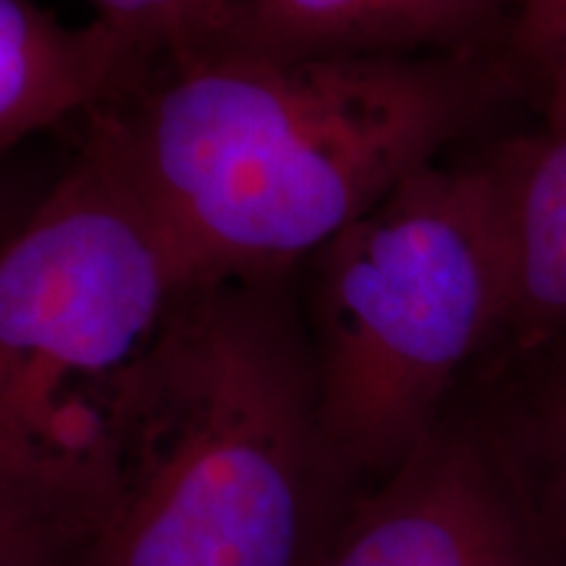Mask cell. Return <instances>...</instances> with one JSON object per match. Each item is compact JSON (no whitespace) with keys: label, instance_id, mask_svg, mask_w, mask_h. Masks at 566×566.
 <instances>
[{"label":"cell","instance_id":"obj_1","mask_svg":"<svg viewBox=\"0 0 566 566\" xmlns=\"http://www.w3.org/2000/svg\"><path fill=\"white\" fill-rule=\"evenodd\" d=\"M97 116L171 250L184 294L273 281L438 160L491 97L480 51L168 55Z\"/></svg>","mask_w":566,"mask_h":566},{"label":"cell","instance_id":"obj_2","mask_svg":"<svg viewBox=\"0 0 566 566\" xmlns=\"http://www.w3.org/2000/svg\"><path fill=\"white\" fill-rule=\"evenodd\" d=\"M275 281V279H273ZM273 281L187 292L122 396L76 566H315L354 491Z\"/></svg>","mask_w":566,"mask_h":566},{"label":"cell","instance_id":"obj_3","mask_svg":"<svg viewBox=\"0 0 566 566\" xmlns=\"http://www.w3.org/2000/svg\"><path fill=\"white\" fill-rule=\"evenodd\" d=\"M184 296L171 250L108 134L0 242V485L80 530L118 401Z\"/></svg>","mask_w":566,"mask_h":566},{"label":"cell","instance_id":"obj_4","mask_svg":"<svg viewBox=\"0 0 566 566\" xmlns=\"http://www.w3.org/2000/svg\"><path fill=\"white\" fill-rule=\"evenodd\" d=\"M509 315L506 239L483 160L420 168L315 254L317 401L354 491L433 433Z\"/></svg>","mask_w":566,"mask_h":566},{"label":"cell","instance_id":"obj_5","mask_svg":"<svg viewBox=\"0 0 566 566\" xmlns=\"http://www.w3.org/2000/svg\"><path fill=\"white\" fill-rule=\"evenodd\" d=\"M315 566H566L467 417L354 495Z\"/></svg>","mask_w":566,"mask_h":566},{"label":"cell","instance_id":"obj_6","mask_svg":"<svg viewBox=\"0 0 566 566\" xmlns=\"http://www.w3.org/2000/svg\"><path fill=\"white\" fill-rule=\"evenodd\" d=\"M155 59L101 17L69 24L32 0H0V150L113 101Z\"/></svg>","mask_w":566,"mask_h":566},{"label":"cell","instance_id":"obj_7","mask_svg":"<svg viewBox=\"0 0 566 566\" xmlns=\"http://www.w3.org/2000/svg\"><path fill=\"white\" fill-rule=\"evenodd\" d=\"M475 417L509 483L566 558V334L504 336Z\"/></svg>","mask_w":566,"mask_h":566},{"label":"cell","instance_id":"obj_8","mask_svg":"<svg viewBox=\"0 0 566 566\" xmlns=\"http://www.w3.org/2000/svg\"><path fill=\"white\" fill-rule=\"evenodd\" d=\"M483 166L501 212L512 279L504 336L566 334V132L509 139Z\"/></svg>","mask_w":566,"mask_h":566},{"label":"cell","instance_id":"obj_9","mask_svg":"<svg viewBox=\"0 0 566 566\" xmlns=\"http://www.w3.org/2000/svg\"><path fill=\"white\" fill-rule=\"evenodd\" d=\"M0 566H76V535L51 506L0 485Z\"/></svg>","mask_w":566,"mask_h":566},{"label":"cell","instance_id":"obj_10","mask_svg":"<svg viewBox=\"0 0 566 566\" xmlns=\"http://www.w3.org/2000/svg\"><path fill=\"white\" fill-rule=\"evenodd\" d=\"M97 17L145 42L155 55H179L197 48L208 32V0H90Z\"/></svg>","mask_w":566,"mask_h":566},{"label":"cell","instance_id":"obj_11","mask_svg":"<svg viewBox=\"0 0 566 566\" xmlns=\"http://www.w3.org/2000/svg\"><path fill=\"white\" fill-rule=\"evenodd\" d=\"M504 38L512 66L537 59L566 40V0H520Z\"/></svg>","mask_w":566,"mask_h":566},{"label":"cell","instance_id":"obj_12","mask_svg":"<svg viewBox=\"0 0 566 566\" xmlns=\"http://www.w3.org/2000/svg\"><path fill=\"white\" fill-rule=\"evenodd\" d=\"M520 69L535 76L543 108V129L566 132V40L548 48L537 59L522 63Z\"/></svg>","mask_w":566,"mask_h":566},{"label":"cell","instance_id":"obj_13","mask_svg":"<svg viewBox=\"0 0 566 566\" xmlns=\"http://www.w3.org/2000/svg\"><path fill=\"white\" fill-rule=\"evenodd\" d=\"M221 3H223V0H208V6H210V24H212V19H216L218 9H221ZM210 24H208V32H210ZM208 32H205V38H208Z\"/></svg>","mask_w":566,"mask_h":566}]
</instances>
